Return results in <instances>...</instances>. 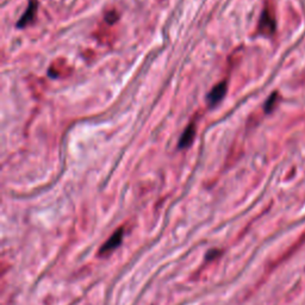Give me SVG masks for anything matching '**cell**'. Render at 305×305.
<instances>
[{
	"mask_svg": "<svg viewBox=\"0 0 305 305\" xmlns=\"http://www.w3.org/2000/svg\"><path fill=\"white\" fill-rule=\"evenodd\" d=\"M274 31H276V18H274L273 9L270 5H266L259 22V32L261 35L270 36Z\"/></svg>",
	"mask_w": 305,
	"mask_h": 305,
	"instance_id": "1",
	"label": "cell"
},
{
	"mask_svg": "<svg viewBox=\"0 0 305 305\" xmlns=\"http://www.w3.org/2000/svg\"><path fill=\"white\" fill-rule=\"evenodd\" d=\"M227 88H228V82L227 81H222L218 82L216 86L212 88L210 93L208 95V103L210 106H215L217 105L222 99L224 98L225 93H227Z\"/></svg>",
	"mask_w": 305,
	"mask_h": 305,
	"instance_id": "2",
	"label": "cell"
},
{
	"mask_svg": "<svg viewBox=\"0 0 305 305\" xmlns=\"http://www.w3.org/2000/svg\"><path fill=\"white\" fill-rule=\"evenodd\" d=\"M123 234H124V230H123V228H119L118 230L115 232V234H112V236L108 240V241H106V243H104V245L101 246L99 254L100 255L109 254L110 252H112L114 249L117 248V247L121 245V242H122Z\"/></svg>",
	"mask_w": 305,
	"mask_h": 305,
	"instance_id": "3",
	"label": "cell"
},
{
	"mask_svg": "<svg viewBox=\"0 0 305 305\" xmlns=\"http://www.w3.org/2000/svg\"><path fill=\"white\" fill-rule=\"evenodd\" d=\"M196 123L192 122L187 125V128L184 130L183 135H181L178 147L180 149H186L187 147H190L193 143L194 137H196Z\"/></svg>",
	"mask_w": 305,
	"mask_h": 305,
	"instance_id": "4",
	"label": "cell"
},
{
	"mask_svg": "<svg viewBox=\"0 0 305 305\" xmlns=\"http://www.w3.org/2000/svg\"><path fill=\"white\" fill-rule=\"evenodd\" d=\"M36 12H37V2L36 0H30L29 6H27V9L25 10V12H24L22 18L18 20L17 26L25 27L26 25H29V24L33 20V18H35Z\"/></svg>",
	"mask_w": 305,
	"mask_h": 305,
	"instance_id": "5",
	"label": "cell"
},
{
	"mask_svg": "<svg viewBox=\"0 0 305 305\" xmlns=\"http://www.w3.org/2000/svg\"><path fill=\"white\" fill-rule=\"evenodd\" d=\"M48 73H49L51 78H62L71 73V68L68 67L63 61L59 60V61H55L54 63H51Z\"/></svg>",
	"mask_w": 305,
	"mask_h": 305,
	"instance_id": "6",
	"label": "cell"
},
{
	"mask_svg": "<svg viewBox=\"0 0 305 305\" xmlns=\"http://www.w3.org/2000/svg\"><path fill=\"white\" fill-rule=\"evenodd\" d=\"M277 98H278V93H273L268 98V100H267L266 104H265V111L266 112H270L274 109V106H276V104H277Z\"/></svg>",
	"mask_w": 305,
	"mask_h": 305,
	"instance_id": "7",
	"label": "cell"
},
{
	"mask_svg": "<svg viewBox=\"0 0 305 305\" xmlns=\"http://www.w3.org/2000/svg\"><path fill=\"white\" fill-rule=\"evenodd\" d=\"M117 19H118V13H117V11H116V10H112V11H110V12L106 13L105 20L108 23L114 24Z\"/></svg>",
	"mask_w": 305,
	"mask_h": 305,
	"instance_id": "8",
	"label": "cell"
}]
</instances>
